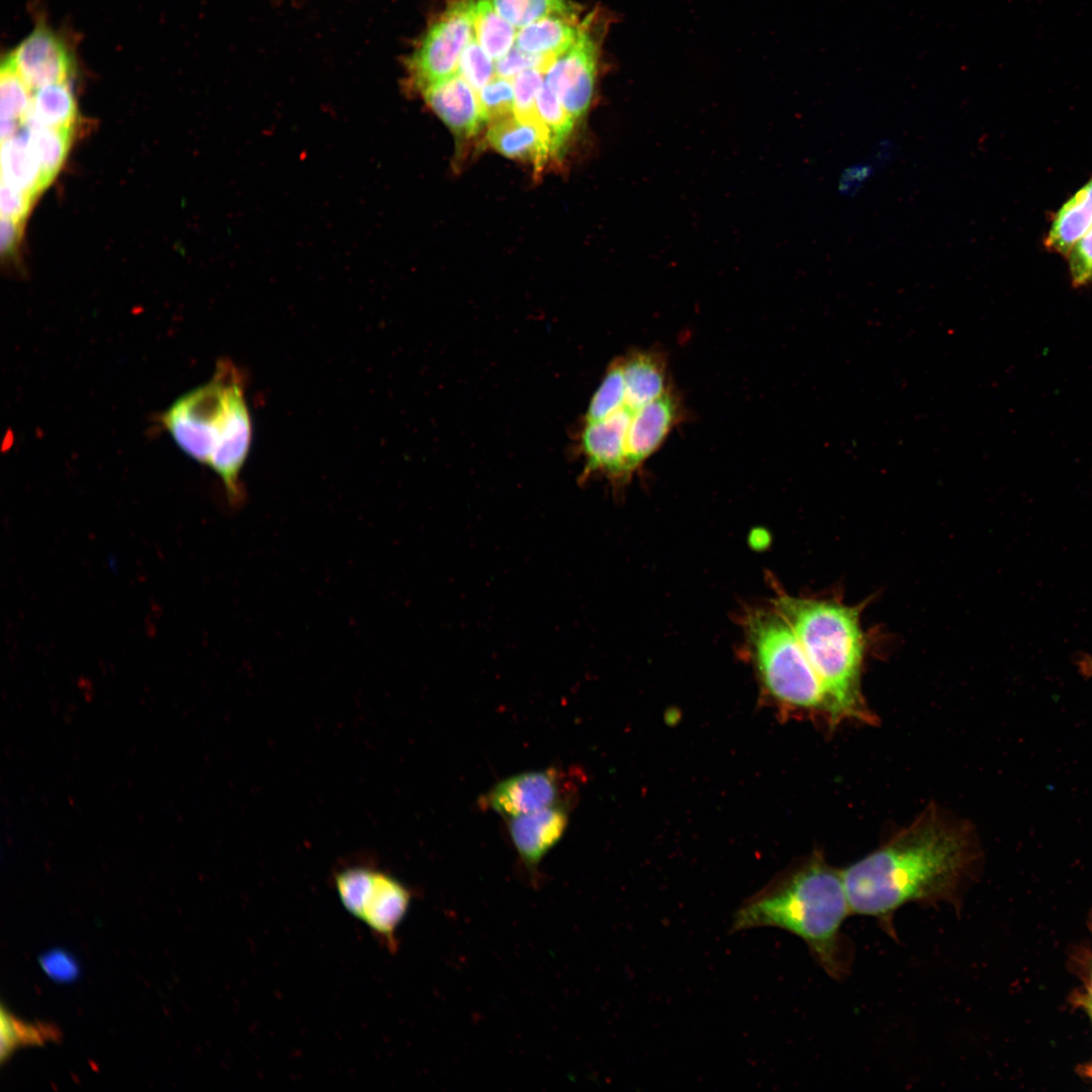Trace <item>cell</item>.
<instances>
[{
	"instance_id": "cell-1",
	"label": "cell",
	"mask_w": 1092,
	"mask_h": 1092,
	"mask_svg": "<svg viewBox=\"0 0 1092 1092\" xmlns=\"http://www.w3.org/2000/svg\"><path fill=\"white\" fill-rule=\"evenodd\" d=\"M966 835L928 814L841 872L852 914L877 919L894 932L893 916L909 903L961 907L972 863Z\"/></svg>"
},
{
	"instance_id": "cell-2",
	"label": "cell",
	"mask_w": 1092,
	"mask_h": 1092,
	"mask_svg": "<svg viewBox=\"0 0 1092 1092\" xmlns=\"http://www.w3.org/2000/svg\"><path fill=\"white\" fill-rule=\"evenodd\" d=\"M851 913L842 874L815 857L749 898L733 915L730 932L758 927L788 931L833 979L849 971L851 952L841 932Z\"/></svg>"
},
{
	"instance_id": "cell-3",
	"label": "cell",
	"mask_w": 1092,
	"mask_h": 1092,
	"mask_svg": "<svg viewBox=\"0 0 1092 1092\" xmlns=\"http://www.w3.org/2000/svg\"><path fill=\"white\" fill-rule=\"evenodd\" d=\"M776 608L819 676L833 720L867 719L859 694L863 639L858 609L789 596L779 598Z\"/></svg>"
},
{
	"instance_id": "cell-4",
	"label": "cell",
	"mask_w": 1092,
	"mask_h": 1092,
	"mask_svg": "<svg viewBox=\"0 0 1092 1092\" xmlns=\"http://www.w3.org/2000/svg\"><path fill=\"white\" fill-rule=\"evenodd\" d=\"M748 632L762 678L779 700L798 707L825 708L824 688L791 625L778 612H758Z\"/></svg>"
},
{
	"instance_id": "cell-5",
	"label": "cell",
	"mask_w": 1092,
	"mask_h": 1092,
	"mask_svg": "<svg viewBox=\"0 0 1092 1092\" xmlns=\"http://www.w3.org/2000/svg\"><path fill=\"white\" fill-rule=\"evenodd\" d=\"M243 393L242 373L233 363L220 361L211 380L178 398L164 413L162 423L188 456L208 465Z\"/></svg>"
},
{
	"instance_id": "cell-6",
	"label": "cell",
	"mask_w": 1092,
	"mask_h": 1092,
	"mask_svg": "<svg viewBox=\"0 0 1092 1092\" xmlns=\"http://www.w3.org/2000/svg\"><path fill=\"white\" fill-rule=\"evenodd\" d=\"M333 882L347 912L365 924L381 945L395 952L396 932L414 898L412 889L392 875L367 864L341 868Z\"/></svg>"
},
{
	"instance_id": "cell-7",
	"label": "cell",
	"mask_w": 1092,
	"mask_h": 1092,
	"mask_svg": "<svg viewBox=\"0 0 1092 1092\" xmlns=\"http://www.w3.org/2000/svg\"><path fill=\"white\" fill-rule=\"evenodd\" d=\"M609 24V16L600 10L585 15L575 41L555 57L545 70V82L575 121L592 104Z\"/></svg>"
},
{
	"instance_id": "cell-8",
	"label": "cell",
	"mask_w": 1092,
	"mask_h": 1092,
	"mask_svg": "<svg viewBox=\"0 0 1092 1092\" xmlns=\"http://www.w3.org/2000/svg\"><path fill=\"white\" fill-rule=\"evenodd\" d=\"M474 0H453L428 27L406 62L412 84L422 91L458 72L473 36Z\"/></svg>"
},
{
	"instance_id": "cell-9",
	"label": "cell",
	"mask_w": 1092,
	"mask_h": 1092,
	"mask_svg": "<svg viewBox=\"0 0 1092 1092\" xmlns=\"http://www.w3.org/2000/svg\"><path fill=\"white\" fill-rule=\"evenodd\" d=\"M572 776L558 768L512 776L491 788L480 800L483 808L512 818L552 806H565L574 795Z\"/></svg>"
},
{
	"instance_id": "cell-10",
	"label": "cell",
	"mask_w": 1092,
	"mask_h": 1092,
	"mask_svg": "<svg viewBox=\"0 0 1092 1092\" xmlns=\"http://www.w3.org/2000/svg\"><path fill=\"white\" fill-rule=\"evenodd\" d=\"M634 410L623 404L599 421H582L578 448L584 461V477L601 473L614 480L631 473L626 456V437Z\"/></svg>"
},
{
	"instance_id": "cell-11",
	"label": "cell",
	"mask_w": 1092,
	"mask_h": 1092,
	"mask_svg": "<svg viewBox=\"0 0 1092 1092\" xmlns=\"http://www.w3.org/2000/svg\"><path fill=\"white\" fill-rule=\"evenodd\" d=\"M6 61L31 91L68 82L73 72L72 58L64 42L44 26L36 27Z\"/></svg>"
},
{
	"instance_id": "cell-12",
	"label": "cell",
	"mask_w": 1092,
	"mask_h": 1092,
	"mask_svg": "<svg viewBox=\"0 0 1092 1092\" xmlns=\"http://www.w3.org/2000/svg\"><path fill=\"white\" fill-rule=\"evenodd\" d=\"M684 415V405L672 388L659 398L634 410L626 437V456L631 474L661 447L682 421Z\"/></svg>"
},
{
	"instance_id": "cell-13",
	"label": "cell",
	"mask_w": 1092,
	"mask_h": 1092,
	"mask_svg": "<svg viewBox=\"0 0 1092 1092\" xmlns=\"http://www.w3.org/2000/svg\"><path fill=\"white\" fill-rule=\"evenodd\" d=\"M421 92L428 105L456 138H472L487 122L478 92L459 74L428 86Z\"/></svg>"
},
{
	"instance_id": "cell-14",
	"label": "cell",
	"mask_w": 1092,
	"mask_h": 1092,
	"mask_svg": "<svg viewBox=\"0 0 1092 1092\" xmlns=\"http://www.w3.org/2000/svg\"><path fill=\"white\" fill-rule=\"evenodd\" d=\"M568 824L565 806H552L509 818V833L520 858L535 873L542 858L563 836Z\"/></svg>"
},
{
	"instance_id": "cell-15",
	"label": "cell",
	"mask_w": 1092,
	"mask_h": 1092,
	"mask_svg": "<svg viewBox=\"0 0 1092 1092\" xmlns=\"http://www.w3.org/2000/svg\"><path fill=\"white\" fill-rule=\"evenodd\" d=\"M489 145L498 153L542 167L552 157L547 129L539 118L524 119L515 114L489 123Z\"/></svg>"
},
{
	"instance_id": "cell-16",
	"label": "cell",
	"mask_w": 1092,
	"mask_h": 1092,
	"mask_svg": "<svg viewBox=\"0 0 1092 1092\" xmlns=\"http://www.w3.org/2000/svg\"><path fill=\"white\" fill-rule=\"evenodd\" d=\"M624 381V404L636 410L671 389L667 361L656 350H637L621 357Z\"/></svg>"
},
{
	"instance_id": "cell-17",
	"label": "cell",
	"mask_w": 1092,
	"mask_h": 1092,
	"mask_svg": "<svg viewBox=\"0 0 1092 1092\" xmlns=\"http://www.w3.org/2000/svg\"><path fill=\"white\" fill-rule=\"evenodd\" d=\"M1092 226V176L1053 214L1043 238L1046 251L1066 257Z\"/></svg>"
},
{
	"instance_id": "cell-18",
	"label": "cell",
	"mask_w": 1092,
	"mask_h": 1092,
	"mask_svg": "<svg viewBox=\"0 0 1092 1092\" xmlns=\"http://www.w3.org/2000/svg\"><path fill=\"white\" fill-rule=\"evenodd\" d=\"M578 11L552 13L518 29L516 44L530 54L554 59L575 41L581 25Z\"/></svg>"
},
{
	"instance_id": "cell-19",
	"label": "cell",
	"mask_w": 1092,
	"mask_h": 1092,
	"mask_svg": "<svg viewBox=\"0 0 1092 1092\" xmlns=\"http://www.w3.org/2000/svg\"><path fill=\"white\" fill-rule=\"evenodd\" d=\"M1 182L33 197L44 189L40 163L26 125L1 144Z\"/></svg>"
},
{
	"instance_id": "cell-20",
	"label": "cell",
	"mask_w": 1092,
	"mask_h": 1092,
	"mask_svg": "<svg viewBox=\"0 0 1092 1092\" xmlns=\"http://www.w3.org/2000/svg\"><path fill=\"white\" fill-rule=\"evenodd\" d=\"M77 117L75 99L68 82L54 83L34 90L23 124L73 128Z\"/></svg>"
},
{
	"instance_id": "cell-21",
	"label": "cell",
	"mask_w": 1092,
	"mask_h": 1092,
	"mask_svg": "<svg viewBox=\"0 0 1092 1092\" xmlns=\"http://www.w3.org/2000/svg\"><path fill=\"white\" fill-rule=\"evenodd\" d=\"M517 28L503 18L487 0H474L473 35L493 59L505 56L516 43Z\"/></svg>"
},
{
	"instance_id": "cell-22",
	"label": "cell",
	"mask_w": 1092,
	"mask_h": 1092,
	"mask_svg": "<svg viewBox=\"0 0 1092 1092\" xmlns=\"http://www.w3.org/2000/svg\"><path fill=\"white\" fill-rule=\"evenodd\" d=\"M1 1048L0 1060L7 1061L21 1046L42 1045L56 1041L60 1033L50 1024L30 1023L15 1017L4 1007L1 1008Z\"/></svg>"
},
{
	"instance_id": "cell-23",
	"label": "cell",
	"mask_w": 1092,
	"mask_h": 1092,
	"mask_svg": "<svg viewBox=\"0 0 1092 1092\" xmlns=\"http://www.w3.org/2000/svg\"><path fill=\"white\" fill-rule=\"evenodd\" d=\"M27 127L30 129L31 139L38 156L46 189L55 179L65 162L72 141L73 128Z\"/></svg>"
},
{
	"instance_id": "cell-24",
	"label": "cell",
	"mask_w": 1092,
	"mask_h": 1092,
	"mask_svg": "<svg viewBox=\"0 0 1092 1092\" xmlns=\"http://www.w3.org/2000/svg\"><path fill=\"white\" fill-rule=\"evenodd\" d=\"M536 115L548 131L552 157H558L573 129L575 119L566 111L545 80L537 95Z\"/></svg>"
},
{
	"instance_id": "cell-25",
	"label": "cell",
	"mask_w": 1092,
	"mask_h": 1092,
	"mask_svg": "<svg viewBox=\"0 0 1092 1092\" xmlns=\"http://www.w3.org/2000/svg\"><path fill=\"white\" fill-rule=\"evenodd\" d=\"M508 22L520 29L557 12L577 11L570 0H487Z\"/></svg>"
},
{
	"instance_id": "cell-26",
	"label": "cell",
	"mask_w": 1092,
	"mask_h": 1092,
	"mask_svg": "<svg viewBox=\"0 0 1092 1092\" xmlns=\"http://www.w3.org/2000/svg\"><path fill=\"white\" fill-rule=\"evenodd\" d=\"M625 381L621 357L609 365L593 394L582 421H599L624 404Z\"/></svg>"
},
{
	"instance_id": "cell-27",
	"label": "cell",
	"mask_w": 1092,
	"mask_h": 1092,
	"mask_svg": "<svg viewBox=\"0 0 1092 1092\" xmlns=\"http://www.w3.org/2000/svg\"><path fill=\"white\" fill-rule=\"evenodd\" d=\"M31 99L30 88L5 61L2 64L0 77L1 120H14L23 124Z\"/></svg>"
},
{
	"instance_id": "cell-28",
	"label": "cell",
	"mask_w": 1092,
	"mask_h": 1092,
	"mask_svg": "<svg viewBox=\"0 0 1092 1092\" xmlns=\"http://www.w3.org/2000/svg\"><path fill=\"white\" fill-rule=\"evenodd\" d=\"M457 74L477 92L496 76L495 62L482 49L474 35L461 55Z\"/></svg>"
},
{
	"instance_id": "cell-29",
	"label": "cell",
	"mask_w": 1092,
	"mask_h": 1092,
	"mask_svg": "<svg viewBox=\"0 0 1092 1092\" xmlns=\"http://www.w3.org/2000/svg\"><path fill=\"white\" fill-rule=\"evenodd\" d=\"M478 97L487 122L515 114V93L512 79L495 76L481 90Z\"/></svg>"
},
{
	"instance_id": "cell-30",
	"label": "cell",
	"mask_w": 1092,
	"mask_h": 1092,
	"mask_svg": "<svg viewBox=\"0 0 1092 1092\" xmlns=\"http://www.w3.org/2000/svg\"><path fill=\"white\" fill-rule=\"evenodd\" d=\"M515 115L524 119L537 118L536 99L544 83V71L538 68L525 70L513 79Z\"/></svg>"
},
{
	"instance_id": "cell-31",
	"label": "cell",
	"mask_w": 1092,
	"mask_h": 1092,
	"mask_svg": "<svg viewBox=\"0 0 1092 1092\" xmlns=\"http://www.w3.org/2000/svg\"><path fill=\"white\" fill-rule=\"evenodd\" d=\"M1066 258L1073 287L1090 285L1092 283V226L1073 246Z\"/></svg>"
},
{
	"instance_id": "cell-32",
	"label": "cell",
	"mask_w": 1092,
	"mask_h": 1092,
	"mask_svg": "<svg viewBox=\"0 0 1092 1092\" xmlns=\"http://www.w3.org/2000/svg\"><path fill=\"white\" fill-rule=\"evenodd\" d=\"M552 60L525 52L515 43L505 56L495 61V74L513 79L519 73L532 68L541 69L545 73Z\"/></svg>"
},
{
	"instance_id": "cell-33",
	"label": "cell",
	"mask_w": 1092,
	"mask_h": 1092,
	"mask_svg": "<svg viewBox=\"0 0 1092 1092\" xmlns=\"http://www.w3.org/2000/svg\"><path fill=\"white\" fill-rule=\"evenodd\" d=\"M39 965L47 976L56 982H72L79 976L76 960L65 950L53 949L43 953L39 959Z\"/></svg>"
},
{
	"instance_id": "cell-34",
	"label": "cell",
	"mask_w": 1092,
	"mask_h": 1092,
	"mask_svg": "<svg viewBox=\"0 0 1092 1092\" xmlns=\"http://www.w3.org/2000/svg\"><path fill=\"white\" fill-rule=\"evenodd\" d=\"M35 197L1 182V217L24 220Z\"/></svg>"
},
{
	"instance_id": "cell-35",
	"label": "cell",
	"mask_w": 1092,
	"mask_h": 1092,
	"mask_svg": "<svg viewBox=\"0 0 1092 1092\" xmlns=\"http://www.w3.org/2000/svg\"><path fill=\"white\" fill-rule=\"evenodd\" d=\"M0 224V251L5 258L15 253L23 235L24 220L1 217Z\"/></svg>"
},
{
	"instance_id": "cell-36",
	"label": "cell",
	"mask_w": 1092,
	"mask_h": 1092,
	"mask_svg": "<svg viewBox=\"0 0 1092 1092\" xmlns=\"http://www.w3.org/2000/svg\"><path fill=\"white\" fill-rule=\"evenodd\" d=\"M1079 671L1086 677L1092 676V655H1084L1078 660Z\"/></svg>"
},
{
	"instance_id": "cell-37",
	"label": "cell",
	"mask_w": 1092,
	"mask_h": 1092,
	"mask_svg": "<svg viewBox=\"0 0 1092 1092\" xmlns=\"http://www.w3.org/2000/svg\"><path fill=\"white\" fill-rule=\"evenodd\" d=\"M1085 1004H1086L1087 1009L1089 1010V1012L1091 1014V1017H1092V975H1091L1090 984H1089V987H1088V993H1087V996H1086V999H1085Z\"/></svg>"
},
{
	"instance_id": "cell-38",
	"label": "cell",
	"mask_w": 1092,
	"mask_h": 1092,
	"mask_svg": "<svg viewBox=\"0 0 1092 1092\" xmlns=\"http://www.w3.org/2000/svg\"><path fill=\"white\" fill-rule=\"evenodd\" d=\"M1090 1076L1092 1077V1067L1090 1068Z\"/></svg>"
}]
</instances>
